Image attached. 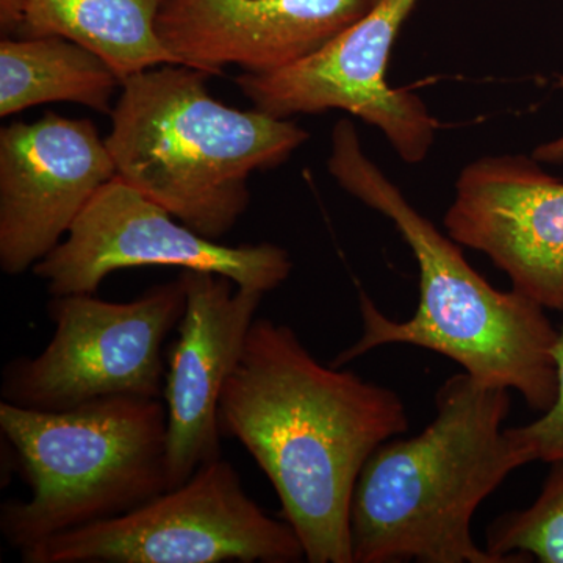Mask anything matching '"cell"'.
Returning a JSON list of instances; mask_svg holds the SVG:
<instances>
[{
  "mask_svg": "<svg viewBox=\"0 0 563 563\" xmlns=\"http://www.w3.org/2000/svg\"><path fill=\"white\" fill-rule=\"evenodd\" d=\"M25 563H295L306 559L285 520L244 490L231 462L203 463L187 483L139 509L52 537Z\"/></svg>",
  "mask_w": 563,
  "mask_h": 563,
  "instance_id": "obj_6",
  "label": "cell"
},
{
  "mask_svg": "<svg viewBox=\"0 0 563 563\" xmlns=\"http://www.w3.org/2000/svg\"><path fill=\"white\" fill-rule=\"evenodd\" d=\"M510 390L459 373L418 435L380 444L351 504L354 563H509L473 540L477 507L528 459L504 421Z\"/></svg>",
  "mask_w": 563,
  "mask_h": 563,
  "instance_id": "obj_3",
  "label": "cell"
},
{
  "mask_svg": "<svg viewBox=\"0 0 563 563\" xmlns=\"http://www.w3.org/2000/svg\"><path fill=\"white\" fill-rule=\"evenodd\" d=\"M187 307L177 325L165 376L169 488L187 483L203 463L222 457L218 407L225 380L242 357L266 292L229 277L184 269Z\"/></svg>",
  "mask_w": 563,
  "mask_h": 563,
  "instance_id": "obj_12",
  "label": "cell"
},
{
  "mask_svg": "<svg viewBox=\"0 0 563 563\" xmlns=\"http://www.w3.org/2000/svg\"><path fill=\"white\" fill-rule=\"evenodd\" d=\"M328 172L347 195L395 224L420 269V301L409 320H391L361 292L362 336L331 365L342 368L377 347L409 344L451 358L481 383L520 393L533 410H550L558 398L559 331L543 307L488 284L459 243L415 209L365 154L351 120L333 125Z\"/></svg>",
  "mask_w": 563,
  "mask_h": 563,
  "instance_id": "obj_2",
  "label": "cell"
},
{
  "mask_svg": "<svg viewBox=\"0 0 563 563\" xmlns=\"http://www.w3.org/2000/svg\"><path fill=\"white\" fill-rule=\"evenodd\" d=\"M0 432L31 492L0 507V532L20 553L139 509L169 488L162 398L111 396L62 412L2 401Z\"/></svg>",
  "mask_w": 563,
  "mask_h": 563,
  "instance_id": "obj_5",
  "label": "cell"
},
{
  "mask_svg": "<svg viewBox=\"0 0 563 563\" xmlns=\"http://www.w3.org/2000/svg\"><path fill=\"white\" fill-rule=\"evenodd\" d=\"M542 492L523 510L495 518L487 529V547L493 555L509 563H563V459L550 462Z\"/></svg>",
  "mask_w": 563,
  "mask_h": 563,
  "instance_id": "obj_16",
  "label": "cell"
},
{
  "mask_svg": "<svg viewBox=\"0 0 563 563\" xmlns=\"http://www.w3.org/2000/svg\"><path fill=\"white\" fill-rule=\"evenodd\" d=\"M448 235L484 252L512 290L563 313V181L526 155H488L455 181Z\"/></svg>",
  "mask_w": 563,
  "mask_h": 563,
  "instance_id": "obj_11",
  "label": "cell"
},
{
  "mask_svg": "<svg viewBox=\"0 0 563 563\" xmlns=\"http://www.w3.org/2000/svg\"><path fill=\"white\" fill-rule=\"evenodd\" d=\"M121 79L95 52L63 36L0 41V117L73 102L111 113Z\"/></svg>",
  "mask_w": 563,
  "mask_h": 563,
  "instance_id": "obj_15",
  "label": "cell"
},
{
  "mask_svg": "<svg viewBox=\"0 0 563 563\" xmlns=\"http://www.w3.org/2000/svg\"><path fill=\"white\" fill-rule=\"evenodd\" d=\"M143 266L220 274L239 287L269 292L288 279L292 262L277 244L229 246L207 239L114 177L32 272L52 296L96 295L111 273Z\"/></svg>",
  "mask_w": 563,
  "mask_h": 563,
  "instance_id": "obj_8",
  "label": "cell"
},
{
  "mask_svg": "<svg viewBox=\"0 0 563 563\" xmlns=\"http://www.w3.org/2000/svg\"><path fill=\"white\" fill-rule=\"evenodd\" d=\"M185 307L180 276L131 302L52 296L47 314L54 335L35 357L22 355L3 368L2 401L62 412L111 396L163 398V344Z\"/></svg>",
  "mask_w": 563,
  "mask_h": 563,
  "instance_id": "obj_7",
  "label": "cell"
},
{
  "mask_svg": "<svg viewBox=\"0 0 563 563\" xmlns=\"http://www.w3.org/2000/svg\"><path fill=\"white\" fill-rule=\"evenodd\" d=\"M374 0H165L157 33L181 65L268 74L309 57Z\"/></svg>",
  "mask_w": 563,
  "mask_h": 563,
  "instance_id": "obj_13",
  "label": "cell"
},
{
  "mask_svg": "<svg viewBox=\"0 0 563 563\" xmlns=\"http://www.w3.org/2000/svg\"><path fill=\"white\" fill-rule=\"evenodd\" d=\"M165 0H25L16 38L63 36L109 63L121 81L177 63L157 33Z\"/></svg>",
  "mask_w": 563,
  "mask_h": 563,
  "instance_id": "obj_14",
  "label": "cell"
},
{
  "mask_svg": "<svg viewBox=\"0 0 563 563\" xmlns=\"http://www.w3.org/2000/svg\"><path fill=\"white\" fill-rule=\"evenodd\" d=\"M374 2H376V0H374Z\"/></svg>",
  "mask_w": 563,
  "mask_h": 563,
  "instance_id": "obj_20",
  "label": "cell"
},
{
  "mask_svg": "<svg viewBox=\"0 0 563 563\" xmlns=\"http://www.w3.org/2000/svg\"><path fill=\"white\" fill-rule=\"evenodd\" d=\"M218 426L273 484L310 563H354L351 504L363 466L409 429L398 393L321 365L298 333L255 318L225 380Z\"/></svg>",
  "mask_w": 563,
  "mask_h": 563,
  "instance_id": "obj_1",
  "label": "cell"
},
{
  "mask_svg": "<svg viewBox=\"0 0 563 563\" xmlns=\"http://www.w3.org/2000/svg\"><path fill=\"white\" fill-rule=\"evenodd\" d=\"M117 177L90 120L47 111L0 131V269L20 276L51 254L103 185Z\"/></svg>",
  "mask_w": 563,
  "mask_h": 563,
  "instance_id": "obj_10",
  "label": "cell"
},
{
  "mask_svg": "<svg viewBox=\"0 0 563 563\" xmlns=\"http://www.w3.org/2000/svg\"><path fill=\"white\" fill-rule=\"evenodd\" d=\"M558 87L563 91V76L559 77ZM532 157L537 162L543 163H559L563 162V135L559 136L553 141L540 144L536 151H533Z\"/></svg>",
  "mask_w": 563,
  "mask_h": 563,
  "instance_id": "obj_19",
  "label": "cell"
},
{
  "mask_svg": "<svg viewBox=\"0 0 563 563\" xmlns=\"http://www.w3.org/2000/svg\"><path fill=\"white\" fill-rule=\"evenodd\" d=\"M25 0H0V33L2 38H16L24 14Z\"/></svg>",
  "mask_w": 563,
  "mask_h": 563,
  "instance_id": "obj_18",
  "label": "cell"
},
{
  "mask_svg": "<svg viewBox=\"0 0 563 563\" xmlns=\"http://www.w3.org/2000/svg\"><path fill=\"white\" fill-rule=\"evenodd\" d=\"M420 0H376L368 13L309 57L268 74L244 73L235 84L254 109L280 120L343 110L384 133L396 154L417 165L440 124L420 96L387 81L388 58Z\"/></svg>",
  "mask_w": 563,
  "mask_h": 563,
  "instance_id": "obj_9",
  "label": "cell"
},
{
  "mask_svg": "<svg viewBox=\"0 0 563 563\" xmlns=\"http://www.w3.org/2000/svg\"><path fill=\"white\" fill-rule=\"evenodd\" d=\"M210 77L177 63L132 74L106 143L118 179L220 242L250 207L251 174L287 162L310 135L295 121L218 101Z\"/></svg>",
  "mask_w": 563,
  "mask_h": 563,
  "instance_id": "obj_4",
  "label": "cell"
},
{
  "mask_svg": "<svg viewBox=\"0 0 563 563\" xmlns=\"http://www.w3.org/2000/svg\"><path fill=\"white\" fill-rule=\"evenodd\" d=\"M554 361L558 366V398L550 410L539 420L526 426L507 429L528 462H553L563 459V325L554 344Z\"/></svg>",
  "mask_w": 563,
  "mask_h": 563,
  "instance_id": "obj_17",
  "label": "cell"
}]
</instances>
